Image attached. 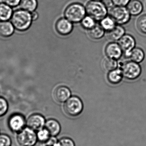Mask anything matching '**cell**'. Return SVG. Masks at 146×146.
Segmentation results:
<instances>
[{
	"mask_svg": "<svg viewBox=\"0 0 146 146\" xmlns=\"http://www.w3.org/2000/svg\"><path fill=\"white\" fill-rule=\"evenodd\" d=\"M32 20L31 15L29 12L25 10H19L14 12L11 21L17 30L25 31L29 28Z\"/></svg>",
	"mask_w": 146,
	"mask_h": 146,
	"instance_id": "1",
	"label": "cell"
},
{
	"mask_svg": "<svg viewBox=\"0 0 146 146\" xmlns=\"http://www.w3.org/2000/svg\"><path fill=\"white\" fill-rule=\"evenodd\" d=\"M86 9L88 15L95 20H101L107 14L106 5L100 1H90L87 4Z\"/></svg>",
	"mask_w": 146,
	"mask_h": 146,
	"instance_id": "2",
	"label": "cell"
},
{
	"mask_svg": "<svg viewBox=\"0 0 146 146\" xmlns=\"http://www.w3.org/2000/svg\"><path fill=\"white\" fill-rule=\"evenodd\" d=\"M86 9L82 4L74 3L68 5L65 11L66 19L73 23L81 21L85 17Z\"/></svg>",
	"mask_w": 146,
	"mask_h": 146,
	"instance_id": "3",
	"label": "cell"
},
{
	"mask_svg": "<svg viewBox=\"0 0 146 146\" xmlns=\"http://www.w3.org/2000/svg\"><path fill=\"white\" fill-rule=\"evenodd\" d=\"M121 69L123 78L129 80H134L139 78L142 72L139 63L129 61L123 63Z\"/></svg>",
	"mask_w": 146,
	"mask_h": 146,
	"instance_id": "4",
	"label": "cell"
},
{
	"mask_svg": "<svg viewBox=\"0 0 146 146\" xmlns=\"http://www.w3.org/2000/svg\"><path fill=\"white\" fill-rule=\"evenodd\" d=\"M83 105L80 99L76 96L71 97L64 104L65 113L69 116L76 117L82 112Z\"/></svg>",
	"mask_w": 146,
	"mask_h": 146,
	"instance_id": "5",
	"label": "cell"
},
{
	"mask_svg": "<svg viewBox=\"0 0 146 146\" xmlns=\"http://www.w3.org/2000/svg\"><path fill=\"white\" fill-rule=\"evenodd\" d=\"M110 14L116 23L121 25L128 23L131 19V15L126 7L115 6L111 9Z\"/></svg>",
	"mask_w": 146,
	"mask_h": 146,
	"instance_id": "6",
	"label": "cell"
},
{
	"mask_svg": "<svg viewBox=\"0 0 146 146\" xmlns=\"http://www.w3.org/2000/svg\"><path fill=\"white\" fill-rule=\"evenodd\" d=\"M17 141L21 146H33L38 141L36 133L28 127H25L18 133Z\"/></svg>",
	"mask_w": 146,
	"mask_h": 146,
	"instance_id": "7",
	"label": "cell"
},
{
	"mask_svg": "<svg viewBox=\"0 0 146 146\" xmlns=\"http://www.w3.org/2000/svg\"><path fill=\"white\" fill-rule=\"evenodd\" d=\"M118 44L121 48L123 55L127 59H129L132 50L136 45V41L134 37L129 34H125L118 41Z\"/></svg>",
	"mask_w": 146,
	"mask_h": 146,
	"instance_id": "8",
	"label": "cell"
},
{
	"mask_svg": "<svg viewBox=\"0 0 146 146\" xmlns=\"http://www.w3.org/2000/svg\"><path fill=\"white\" fill-rule=\"evenodd\" d=\"M9 128L13 133H19L25 128L26 121L24 116L19 114H14L9 118Z\"/></svg>",
	"mask_w": 146,
	"mask_h": 146,
	"instance_id": "9",
	"label": "cell"
},
{
	"mask_svg": "<svg viewBox=\"0 0 146 146\" xmlns=\"http://www.w3.org/2000/svg\"><path fill=\"white\" fill-rule=\"evenodd\" d=\"M45 118L42 115L35 114L30 116L26 121L27 127L34 131H38L45 126Z\"/></svg>",
	"mask_w": 146,
	"mask_h": 146,
	"instance_id": "10",
	"label": "cell"
},
{
	"mask_svg": "<svg viewBox=\"0 0 146 146\" xmlns=\"http://www.w3.org/2000/svg\"><path fill=\"white\" fill-rule=\"evenodd\" d=\"M73 28L72 22L66 18H61L58 20L56 24V29L57 32L62 35L70 34Z\"/></svg>",
	"mask_w": 146,
	"mask_h": 146,
	"instance_id": "11",
	"label": "cell"
},
{
	"mask_svg": "<svg viewBox=\"0 0 146 146\" xmlns=\"http://www.w3.org/2000/svg\"><path fill=\"white\" fill-rule=\"evenodd\" d=\"M105 52L108 57L116 60L121 58L123 55L119 44L116 43H109L106 48Z\"/></svg>",
	"mask_w": 146,
	"mask_h": 146,
	"instance_id": "12",
	"label": "cell"
},
{
	"mask_svg": "<svg viewBox=\"0 0 146 146\" xmlns=\"http://www.w3.org/2000/svg\"><path fill=\"white\" fill-rule=\"evenodd\" d=\"M71 91L66 87H58L54 91L55 99L60 103L66 102L71 97Z\"/></svg>",
	"mask_w": 146,
	"mask_h": 146,
	"instance_id": "13",
	"label": "cell"
},
{
	"mask_svg": "<svg viewBox=\"0 0 146 146\" xmlns=\"http://www.w3.org/2000/svg\"><path fill=\"white\" fill-rule=\"evenodd\" d=\"M126 7L132 16L139 15L143 10V4L139 0H130Z\"/></svg>",
	"mask_w": 146,
	"mask_h": 146,
	"instance_id": "14",
	"label": "cell"
},
{
	"mask_svg": "<svg viewBox=\"0 0 146 146\" xmlns=\"http://www.w3.org/2000/svg\"><path fill=\"white\" fill-rule=\"evenodd\" d=\"M45 129H46L51 136L58 135L61 131V126L56 120L50 119L45 123Z\"/></svg>",
	"mask_w": 146,
	"mask_h": 146,
	"instance_id": "15",
	"label": "cell"
},
{
	"mask_svg": "<svg viewBox=\"0 0 146 146\" xmlns=\"http://www.w3.org/2000/svg\"><path fill=\"white\" fill-rule=\"evenodd\" d=\"M125 34V29L121 25H116L111 31L107 32V36L110 40L119 41Z\"/></svg>",
	"mask_w": 146,
	"mask_h": 146,
	"instance_id": "16",
	"label": "cell"
},
{
	"mask_svg": "<svg viewBox=\"0 0 146 146\" xmlns=\"http://www.w3.org/2000/svg\"><path fill=\"white\" fill-rule=\"evenodd\" d=\"M109 82L113 85L119 84L123 78L122 71L120 68H117L114 70L110 71L108 75Z\"/></svg>",
	"mask_w": 146,
	"mask_h": 146,
	"instance_id": "17",
	"label": "cell"
},
{
	"mask_svg": "<svg viewBox=\"0 0 146 146\" xmlns=\"http://www.w3.org/2000/svg\"><path fill=\"white\" fill-rule=\"evenodd\" d=\"M145 58V53L142 49L135 47L132 50L129 59L130 61L137 63L142 62Z\"/></svg>",
	"mask_w": 146,
	"mask_h": 146,
	"instance_id": "18",
	"label": "cell"
},
{
	"mask_svg": "<svg viewBox=\"0 0 146 146\" xmlns=\"http://www.w3.org/2000/svg\"><path fill=\"white\" fill-rule=\"evenodd\" d=\"M13 32V27L10 22L5 21L0 22V36L5 37H9Z\"/></svg>",
	"mask_w": 146,
	"mask_h": 146,
	"instance_id": "19",
	"label": "cell"
},
{
	"mask_svg": "<svg viewBox=\"0 0 146 146\" xmlns=\"http://www.w3.org/2000/svg\"><path fill=\"white\" fill-rule=\"evenodd\" d=\"M12 14V9L10 6L4 3H0V21H5L9 19Z\"/></svg>",
	"mask_w": 146,
	"mask_h": 146,
	"instance_id": "20",
	"label": "cell"
},
{
	"mask_svg": "<svg viewBox=\"0 0 146 146\" xmlns=\"http://www.w3.org/2000/svg\"><path fill=\"white\" fill-rule=\"evenodd\" d=\"M89 36L93 39H98L101 38L104 34V30L100 25H96L88 30Z\"/></svg>",
	"mask_w": 146,
	"mask_h": 146,
	"instance_id": "21",
	"label": "cell"
},
{
	"mask_svg": "<svg viewBox=\"0 0 146 146\" xmlns=\"http://www.w3.org/2000/svg\"><path fill=\"white\" fill-rule=\"evenodd\" d=\"M20 5L24 10L33 12L37 7V0H21Z\"/></svg>",
	"mask_w": 146,
	"mask_h": 146,
	"instance_id": "22",
	"label": "cell"
},
{
	"mask_svg": "<svg viewBox=\"0 0 146 146\" xmlns=\"http://www.w3.org/2000/svg\"><path fill=\"white\" fill-rule=\"evenodd\" d=\"M100 25L104 30L109 31L113 29L116 25L115 21L110 16L105 17L101 20Z\"/></svg>",
	"mask_w": 146,
	"mask_h": 146,
	"instance_id": "23",
	"label": "cell"
},
{
	"mask_svg": "<svg viewBox=\"0 0 146 146\" xmlns=\"http://www.w3.org/2000/svg\"><path fill=\"white\" fill-rule=\"evenodd\" d=\"M118 64L117 60L108 57L104 61L103 67L106 70L110 72L117 68Z\"/></svg>",
	"mask_w": 146,
	"mask_h": 146,
	"instance_id": "24",
	"label": "cell"
},
{
	"mask_svg": "<svg viewBox=\"0 0 146 146\" xmlns=\"http://www.w3.org/2000/svg\"><path fill=\"white\" fill-rule=\"evenodd\" d=\"M37 140L42 143L45 144L49 139L51 135L46 129H42L38 131L36 133Z\"/></svg>",
	"mask_w": 146,
	"mask_h": 146,
	"instance_id": "25",
	"label": "cell"
},
{
	"mask_svg": "<svg viewBox=\"0 0 146 146\" xmlns=\"http://www.w3.org/2000/svg\"><path fill=\"white\" fill-rule=\"evenodd\" d=\"M136 26L140 32L146 34V14L143 15L139 17L137 20Z\"/></svg>",
	"mask_w": 146,
	"mask_h": 146,
	"instance_id": "26",
	"label": "cell"
},
{
	"mask_svg": "<svg viewBox=\"0 0 146 146\" xmlns=\"http://www.w3.org/2000/svg\"><path fill=\"white\" fill-rule=\"evenodd\" d=\"M82 26L85 29L90 30L96 25L95 20L92 17L88 15L85 16L81 21Z\"/></svg>",
	"mask_w": 146,
	"mask_h": 146,
	"instance_id": "27",
	"label": "cell"
},
{
	"mask_svg": "<svg viewBox=\"0 0 146 146\" xmlns=\"http://www.w3.org/2000/svg\"><path fill=\"white\" fill-rule=\"evenodd\" d=\"M8 109V104L6 99L0 97V118L6 115Z\"/></svg>",
	"mask_w": 146,
	"mask_h": 146,
	"instance_id": "28",
	"label": "cell"
},
{
	"mask_svg": "<svg viewBox=\"0 0 146 146\" xmlns=\"http://www.w3.org/2000/svg\"><path fill=\"white\" fill-rule=\"evenodd\" d=\"M55 146H75V145L72 139L64 137L58 141Z\"/></svg>",
	"mask_w": 146,
	"mask_h": 146,
	"instance_id": "29",
	"label": "cell"
},
{
	"mask_svg": "<svg viewBox=\"0 0 146 146\" xmlns=\"http://www.w3.org/2000/svg\"><path fill=\"white\" fill-rule=\"evenodd\" d=\"M11 139L8 135L5 134L0 135V146H11Z\"/></svg>",
	"mask_w": 146,
	"mask_h": 146,
	"instance_id": "30",
	"label": "cell"
},
{
	"mask_svg": "<svg viewBox=\"0 0 146 146\" xmlns=\"http://www.w3.org/2000/svg\"><path fill=\"white\" fill-rule=\"evenodd\" d=\"M111 1L115 6L126 7L130 0H111Z\"/></svg>",
	"mask_w": 146,
	"mask_h": 146,
	"instance_id": "31",
	"label": "cell"
},
{
	"mask_svg": "<svg viewBox=\"0 0 146 146\" xmlns=\"http://www.w3.org/2000/svg\"><path fill=\"white\" fill-rule=\"evenodd\" d=\"M3 2L10 7H15L20 3L21 0H2Z\"/></svg>",
	"mask_w": 146,
	"mask_h": 146,
	"instance_id": "32",
	"label": "cell"
},
{
	"mask_svg": "<svg viewBox=\"0 0 146 146\" xmlns=\"http://www.w3.org/2000/svg\"><path fill=\"white\" fill-rule=\"evenodd\" d=\"M58 142L57 139L55 137L51 136L48 141L45 143L46 146H55L56 143Z\"/></svg>",
	"mask_w": 146,
	"mask_h": 146,
	"instance_id": "33",
	"label": "cell"
},
{
	"mask_svg": "<svg viewBox=\"0 0 146 146\" xmlns=\"http://www.w3.org/2000/svg\"><path fill=\"white\" fill-rule=\"evenodd\" d=\"M31 16L33 20H36L37 19L38 17V15L36 12H33V13Z\"/></svg>",
	"mask_w": 146,
	"mask_h": 146,
	"instance_id": "34",
	"label": "cell"
},
{
	"mask_svg": "<svg viewBox=\"0 0 146 146\" xmlns=\"http://www.w3.org/2000/svg\"><path fill=\"white\" fill-rule=\"evenodd\" d=\"M91 1H103V0H91Z\"/></svg>",
	"mask_w": 146,
	"mask_h": 146,
	"instance_id": "35",
	"label": "cell"
}]
</instances>
